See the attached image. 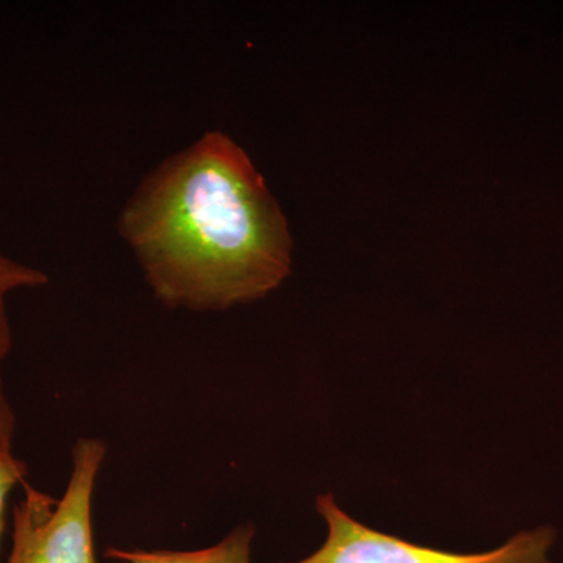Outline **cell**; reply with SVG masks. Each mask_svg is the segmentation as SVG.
<instances>
[{"instance_id": "7a4b0ae2", "label": "cell", "mask_w": 563, "mask_h": 563, "mask_svg": "<svg viewBox=\"0 0 563 563\" xmlns=\"http://www.w3.org/2000/svg\"><path fill=\"white\" fill-rule=\"evenodd\" d=\"M102 440L80 439L73 448V473L60 501L22 485L13 507L9 563H98L92 543V492L106 459Z\"/></svg>"}, {"instance_id": "3957f363", "label": "cell", "mask_w": 563, "mask_h": 563, "mask_svg": "<svg viewBox=\"0 0 563 563\" xmlns=\"http://www.w3.org/2000/svg\"><path fill=\"white\" fill-rule=\"evenodd\" d=\"M317 510L328 523V539L317 553L292 563H551L547 551L555 540L554 529L543 526L488 553L459 554L374 531L344 514L331 493L318 496Z\"/></svg>"}, {"instance_id": "5b68a950", "label": "cell", "mask_w": 563, "mask_h": 563, "mask_svg": "<svg viewBox=\"0 0 563 563\" xmlns=\"http://www.w3.org/2000/svg\"><path fill=\"white\" fill-rule=\"evenodd\" d=\"M255 529L240 526L214 547L198 551H141L109 548L106 558L124 563H251Z\"/></svg>"}, {"instance_id": "8992f818", "label": "cell", "mask_w": 563, "mask_h": 563, "mask_svg": "<svg viewBox=\"0 0 563 563\" xmlns=\"http://www.w3.org/2000/svg\"><path fill=\"white\" fill-rule=\"evenodd\" d=\"M27 465L20 459L14 457L13 451L0 446V550H2L3 533H5L7 503L10 493L18 485L25 484Z\"/></svg>"}, {"instance_id": "6da1fadb", "label": "cell", "mask_w": 563, "mask_h": 563, "mask_svg": "<svg viewBox=\"0 0 563 563\" xmlns=\"http://www.w3.org/2000/svg\"><path fill=\"white\" fill-rule=\"evenodd\" d=\"M118 229L169 309H232L265 298L291 273L287 217L224 132L203 133L147 174Z\"/></svg>"}, {"instance_id": "277c9868", "label": "cell", "mask_w": 563, "mask_h": 563, "mask_svg": "<svg viewBox=\"0 0 563 563\" xmlns=\"http://www.w3.org/2000/svg\"><path fill=\"white\" fill-rule=\"evenodd\" d=\"M49 284V277L41 269L14 261L0 252V446L13 451L16 435V415L7 398L3 387L2 368L13 347V332L9 318V296L20 290L44 287Z\"/></svg>"}]
</instances>
